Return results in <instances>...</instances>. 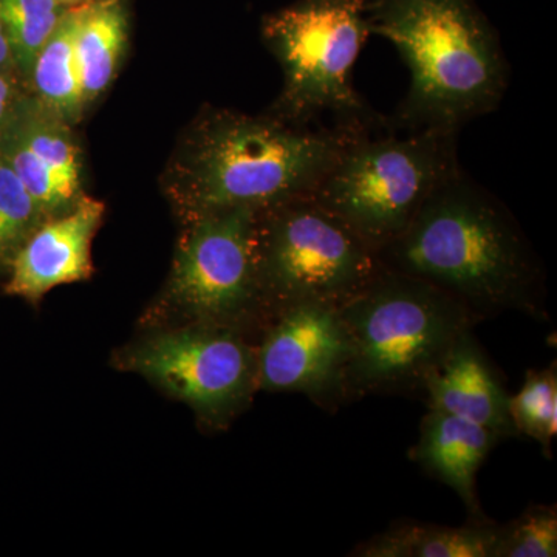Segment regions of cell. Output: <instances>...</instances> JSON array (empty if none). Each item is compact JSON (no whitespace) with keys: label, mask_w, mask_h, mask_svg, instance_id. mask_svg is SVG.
Returning a JSON list of instances; mask_svg holds the SVG:
<instances>
[{"label":"cell","mask_w":557,"mask_h":557,"mask_svg":"<svg viewBox=\"0 0 557 557\" xmlns=\"http://www.w3.org/2000/svg\"><path fill=\"white\" fill-rule=\"evenodd\" d=\"M386 269L420 278L479 321L504 311L544 318V274L507 207L460 170L408 228L379 251Z\"/></svg>","instance_id":"6da1fadb"},{"label":"cell","mask_w":557,"mask_h":557,"mask_svg":"<svg viewBox=\"0 0 557 557\" xmlns=\"http://www.w3.org/2000/svg\"><path fill=\"white\" fill-rule=\"evenodd\" d=\"M372 127H311L233 110L205 113L183 141L166 178L180 222L311 196L344 146Z\"/></svg>","instance_id":"7a4b0ae2"},{"label":"cell","mask_w":557,"mask_h":557,"mask_svg":"<svg viewBox=\"0 0 557 557\" xmlns=\"http://www.w3.org/2000/svg\"><path fill=\"white\" fill-rule=\"evenodd\" d=\"M370 35L394 44L408 65V94L387 126L458 132L500 108L509 65L474 0H366Z\"/></svg>","instance_id":"3957f363"},{"label":"cell","mask_w":557,"mask_h":557,"mask_svg":"<svg viewBox=\"0 0 557 557\" xmlns=\"http://www.w3.org/2000/svg\"><path fill=\"white\" fill-rule=\"evenodd\" d=\"M339 317L348 338L344 401L423 392L458 336L480 322L442 289L386 267Z\"/></svg>","instance_id":"277c9868"},{"label":"cell","mask_w":557,"mask_h":557,"mask_svg":"<svg viewBox=\"0 0 557 557\" xmlns=\"http://www.w3.org/2000/svg\"><path fill=\"white\" fill-rule=\"evenodd\" d=\"M380 129L355 134L310 196L376 252L408 228L440 185L463 170L458 132Z\"/></svg>","instance_id":"5b68a950"},{"label":"cell","mask_w":557,"mask_h":557,"mask_svg":"<svg viewBox=\"0 0 557 557\" xmlns=\"http://www.w3.org/2000/svg\"><path fill=\"white\" fill-rule=\"evenodd\" d=\"M262 36L284 72L270 113L296 124L332 113L343 126H386L350 78L370 36L366 0H298L267 16Z\"/></svg>","instance_id":"8992f818"},{"label":"cell","mask_w":557,"mask_h":557,"mask_svg":"<svg viewBox=\"0 0 557 557\" xmlns=\"http://www.w3.org/2000/svg\"><path fill=\"white\" fill-rule=\"evenodd\" d=\"M258 209L237 208L182 223L166 284L141 330L215 325L259 339L265 329L258 273Z\"/></svg>","instance_id":"52a82bcc"},{"label":"cell","mask_w":557,"mask_h":557,"mask_svg":"<svg viewBox=\"0 0 557 557\" xmlns=\"http://www.w3.org/2000/svg\"><path fill=\"white\" fill-rule=\"evenodd\" d=\"M256 245L267 324L300 304L341 307L384 269L375 249L310 196L259 211Z\"/></svg>","instance_id":"ba28073f"},{"label":"cell","mask_w":557,"mask_h":557,"mask_svg":"<svg viewBox=\"0 0 557 557\" xmlns=\"http://www.w3.org/2000/svg\"><path fill=\"white\" fill-rule=\"evenodd\" d=\"M141 332L113 355V368L185 403L201 426L212 431L230 428L249 408L259 392L258 339L215 325Z\"/></svg>","instance_id":"9c48e42d"},{"label":"cell","mask_w":557,"mask_h":557,"mask_svg":"<svg viewBox=\"0 0 557 557\" xmlns=\"http://www.w3.org/2000/svg\"><path fill=\"white\" fill-rule=\"evenodd\" d=\"M256 351L259 391L304 394L325 408L344 401L348 338L339 307L300 304L281 311Z\"/></svg>","instance_id":"30bf717a"},{"label":"cell","mask_w":557,"mask_h":557,"mask_svg":"<svg viewBox=\"0 0 557 557\" xmlns=\"http://www.w3.org/2000/svg\"><path fill=\"white\" fill-rule=\"evenodd\" d=\"M0 156L46 220L72 211L86 197L81 150L70 124L36 98L17 102L0 131Z\"/></svg>","instance_id":"8fae6325"},{"label":"cell","mask_w":557,"mask_h":557,"mask_svg":"<svg viewBox=\"0 0 557 557\" xmlns=\"http://www.w3.org/2000/svg\"><path fill=\"white\" fill-rule=\"evenodd\" d=\"M104 218V203L86 196L72 211L42 222L11 265L3 292L38 306L51 289L89 281L91 244Z\"/></svg>","instance_id":"7c38bea8"},{"label":"cell","mask_w":557,"mask_h":557,"mask_svg":"<svg viewBox=\"0 0 557 557\" xmlns=\"http://www.w3.org/2000/svg\"><path fill=\"white\" fill-rule=\"evenodd\" d=\"M472 330L458 336L442 364L424 383L428 409L474 421L496 432L500 438L515 437L509 416L511 395Z\"/></svg>","instance_id":"4fadbf2b"},{"label":"cell","mask_w":557,"mask_h":557,"mask_svg":"<svg viewBox=\"0 0 557 557\" xmlns=\"http://www.w3.org/2000/svg\"><path fill=\"white\" fill-rule=\"evenodd\" d=\"M498 437L496 432L465 418L428 409L410 458L438 482L456 491L474 520H483L478 474Z\"/></svg>","instance_id":"5bb4252c"},{"label":"cell","mask_w":557,"mask_h":557,"mask_svg":"<svg viewBox=\"0 0 557 557\" xmlns=\"http://www.w3.org/2000/svg\"><path fill=\"white\" fill-rule=\"evenodd\" d=\"M502 525L487 519L472 525L401 523L355 549L362 557H496Z\"/></svg>","instance_id":"9a60e30c"},{"label":"cell","mask_w":557,"mask_h":557,"mask_svg":"<svg viewBox=\"0 0 557 557\" xmlns=\"http://www.w3.org/2000/svg\"><path fill=\"white\" fill-rule=\"evenodd\" d=\"M126 40V14L119 0L79 5L75 54L84 104H90L108 90L120 67Z\"/></svg>","instance_id":"2e32d148"},{"label":"cell","mask_w":557,"mask_h":557,"mask_svg":"<svg viewBox=\"0 0 557 557\" xmlns=\"http://www.w3.org/2000/svg\"><path fill=\"white\" fill-rule=\"evenodd\" d=\"M78 17L79 5L64 11L57 30L40 50L30 73L36 100L70 126L79 120L86 108L75 54Z\"/></svg>","instance_id":"e0dca14e"},{"label":"cell","mask_w":557,"mask_h":557,"mask_svg":"<svg viewBox=\"0 0 557 557\" xmlns=\"http://www.w3.org/2000/svg\"><path fill=\"white\" fill-rule=\"evenodd\" d=\"M58 0H0V16L14 65L30 78L33 64L57 30L62 14Z\"/></svg>","instance_id":"ac0fdd59"},{"label":"cell","mask_w":557,"mask_h":557,"mask_svg":"<svg viewBox=\"0 0 557 557\" xmlns=\"http://www.w3.org/2000/svg\"><path fill=\"white\" fill-rule=\"evenodd\" d=\"M509 416L516 435L534 440L552 453L557 432V372L553 362L544 370H530L522 387L509 398Z\"/></svg>","instance_id":"d6986e66"},{"label":"cell","mask_w":557,"mask_h":557,"mask_svg":"<svg viewBox=\"0 0 557 557\" xmlns=\"http://www.w3.org/2000/svg\"><path fill=\"white\" fill-rule=\"evenodd\" d=\"M42 222L30 193L0 156V281L9 277L14 259Z\"/></svg>","instance_id":"ffe728a7"},{"label":"cell","mask_w":557,"mask_h":557,"mask_svg":"<svg viewBox=\"0 0 557 557\" xmlns=\"http://www.w3.org/2000/svg\"><path fill=\"white\" fill-rule=\"evenodd\" d=\"M557 511L531 507L508 525H502L496 557H556Z\"/></svg>","instance_id":"44dd1931"},{"label":"cell","mask_w":557,"mask_h":557,"mask_svg":"<svg viewBox=\"0 0 557 557\" xmlns=\"http://www.w3.org/2000/svg\"><path fill=\"white\" fill-rule=\"evenodd\" d=\"M21 98L20 91L16 90L13 81H11V76L0 73V131L5 126Z\"/></svg>","instance_id":"7402d4cb"},{"label":"cell","mask_w":557,"mask_h":557,"mask_svg":"<svg viewBox=\"0 0 557 557\" xmlns=\"http://www.w3.org/2000/svg\"><path fill=\"white\" fill-rule=\"evenodd\" d=\"M13 70H16V65H14L9 40H7L5 30H3L2 16H0V73L11 76Z\"/></svg>","instance_id":"603a6c76"},{"label":"cell","mask_w":557,"mask_h":557,"mask_svg":"<svg viewBox=\"0 0 557 557\" xmlns=\"http://www.w3.org/2000/svg\"><path fill=\"white\" fill-rule=\"evenodd\" d=\"M58 2H60L61 5H76L81 0H58Z\"/></svg>","instance_id":"cb8c5ba5"}]
</instances>
